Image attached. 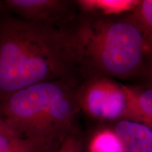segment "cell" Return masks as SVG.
<instances>
[{
  "label": "cell",
  "instance_id": "16",
  "mask_svg": "<svg viewBox=\"0 0 152 152\" xmlns=\"http://www.w3.org/2000/svg\"></svg>",
  "mask_w": 152,
  "mask_h": 152
},
{
  "label": "cell",
  "instance_id": "8",
  "mask_svg": "<svg viewBox=\"0 0 152 152\" xmlns=\"http://www.w3.org/2000/svg\"><path fill=\"white\" fill-rule=\"evenodd\" d=\"M77 4L85 11L91 13L99 12L101 16H110L132 11L135 9L140 1L130 0H100V1H79Z\"/></svg>",
  "mask_w": 152,
  "mask_h": 152
},
{
  "label": "cell",
  "instance_id": "6",
  "mask_svg": "<svg viewBox=\"0 0 152 152\" xmlns=\"http://www.w3.org/2000/svg\"><path fill=\"white\" fill-rule=\"evenodd\" d=\"M125 152H152V129L137 121L123 119L114 127Z\"/></svg>",
  "mask_w": 152,
  "mask_h": 152
},
{
  "label": "cell",
  "instance_id": "3",
  "mask_svg": "<svg viewBox=\"0 0 152 152\" xmlns=\"http://www.w3.org/2000/svg\"><path fill=\"white\" fill-rule=\"evenodd\" d=\"M73 77L43 82L0 98V119L43 152H56L80 111Z\"/></svg>",
  "mask_w": 152,
  "mask_h": 152
},
{
  "label": "cell",
  "instance_id": "15",
  "mask_svg": "<svg viewBox=\"0 0 152 152\" xmlns=\"http://www.w3.org/2000/svg\"><path fill=\"white\" fill-rule=\"evenodd\" d=\"M4 9L5 8V6H4V1H0V13L3 11Z\"/></svg>",
  "mask_w": 152,
  "mask_h": 152
},
{
  "label": "cell",
  "instance_id": "11",
  "mask_svg": "<svg viewBox=\"0 0 152 152\" xmlns=\"http://www.w3.org/2000/svg\"><path fill=\"white\" fill-rule=\"evenodd\" d=\"M56 152H83L80 139L75 132H71L64 139Z\"/></svg>",
  "mask_w": 152,
  "mask_h": 152
},
{
  "label": "cell",
  "instance_id": "1",
  "mask_svg": "<svg viewBox=\"0 0 152 152\" xmlns=\"http://www.w3.org/2000/svg\"><path fill=\"white\" fill-rule=\"evenodd\" d=\"M62 30L73 67L87 76L125 79L147 69L151 47L132 13L120 18L90 14Z\"/></svg>",
  "mask_w": 152,
  "mask_h": 152
},
{
  "label": "cell",
  "instance_id": "10",
  "mask_svg": "<svg viewBox=\"0 0 152 152\" xmlns=\"http://www.w3.org/2000/svg\"><path fill=\"white\" fill-rule=\"evenodd\" d=\"M146 34L152 55V0H142L132 12Z\"/></svg>",
  "mask_w": 152,
  "mask_h": 152
},
{
  "label": "cell",
  "instance_id": "5",
  "mask_svg": "<svg viewBox=\"0 0 152 152\" xmlns=\"http://www.w3.org/2000/svg\"><path fill=\"white\" fill-rule=\"evenodd\" d=\"M4 3L19 18L58 28L73 20L75 4L65 0H6Z\"/></svg>",
  "mask_w": 152,
  "mask_h": 152
},
{
  "label": "cell",
  "instance_id": "14",
  "mask_svg": "<svg viewBox=\"0 0 152 152\" xmlns=\"http://www.w3.org/2000/svg\"><path fill=\"white\" fill-rule=\"evenodd\" d=\"M0 131H4V132H9L15 133V132H13V131L11 130L8 126H7V125L6 124V123L4 122V121L1 119H0ZM15 134H16V133H15Z\"/></svg>",
  "mask_w": 152,
  "mask_h": 152
},
{
  "label": "cell",
  "instance_id": "2",
  "mask_svg": "<svg viewBox=\"0 0 152 152\" xmlns=\"http://www.w3.org/2000/svg\"><path fill=\"white\" fill-rule=\"evenodd\" d=\"M62 28L17 17L0 22V98L43 82L73 77Z\"/></svg>",
  "mask_w": 152,
  "mask_h": 152
},
{
  "label": "cell",
  "instance_id": "7",
  "mask_svg": "<svg viewBox=\"0 0 152 152\" xmlns=\"http://www.w3.org/2000/svg\"><path fill=\"white\" fill-rule=\"evenodd\" d=\"M128 106L125 119L137 121L152 129V87L127 86Z\"/></svg>",
  "mask_w": 152,
  "mask_h": 152
},
{
  "label": "cell",
  "instance_id": "4",
  "mask_svg": "<svg viewBox=\"0 0 152 152\" xmlns=\"http://www.w3.org/2000/svg\"><path fill=\"white\" fill-rule=\"evenodd\" d=\"M80 110L101 120L124 118L128 106L127 86L103 76H89L76 88Z\"/></svg>",
  "mask_w": 152,
  "mask_h": 152
},
{
  "label": "cell",
  "instance_id": "12",
  "mask_svg": "<svg viewBox=\"0 0 152 152\" xmlns=\"http://www.w3.org/2000/svg\"><path fill=\"white\" fill-rule=\"evenodd\" d=\"M18 137L15 133L0 131V152L7 151Z\"/></svg>",
  "mask_w": 152,
  "mask_h": 152
},
{
  "label": "cell",
  "instance_id": "9",
  "mask_svg": "<svg viewBox=\"0 0 152 152\" xmlns=\"http://www.w3.org/2000/svg\"><path fill=\"white\" fill-rule=\"evenodd\" d=\"M90 152H125L120 139L113 131L103 130L93 137Z\"/></svg>",
  "mask_w": 152,
  "mask_h": 152
},
{
  "label": "cell",
  "instance_id": "13",
  "mask_svg": "<svg viewBox=\"0 0 152 152\" xmlns=\"http://www.w3.org/2000/svg\"><path fill=\"white\" fill-rule=\"evenodd\" d=\"M145 71L147 74L148 77H149V80L150 82V85H151L150 87H152V55H151V58H150L149 64H148L147 68V69H146Z\"/></svg>",
  "mask_w": 152,
  "mask_h": 152
}]
</instances>
